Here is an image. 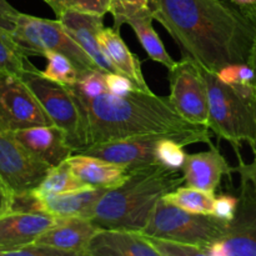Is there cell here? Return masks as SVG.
<instances>
[{"label": "cell", "mask_w": 256, "mask_h": 256, "mask_svg": "<svg viewBox=\"0 0 256 256\" xmlns=\"http://www.w3.org/2000/svg\"><path fill=\"white\" fill-rule=\"evenodd\" d=\"M154 20L172 35L182 56L216 74L249 62L256 28L225 0H150Z\"/></svg>", "instance_id": "cell-1"}, {"label": "cell", "mask_w": 256, "mask_h": 256, "mask_svg": "<svg viewBox=\"0 0 256 256\" xmlns=\"http://www.w3.org/2000/svg\"><path fill=\"white\" fill-rule=\"evenodd\" d=\"M82 105L88 120V146L142 135H166L184 146L212 144L209 128L185 120L169 98L152 92L135 90L125 96L106 92Z\"/></svg>", "instance_id": "cell-2"}, {"label": "cell", "mask_w": 256, "mask_h": 256, "mask_svg": "<svg viewBox=\"0 0 256 256\" xmlns=\"http://www.w3.org/2000/svg\"><path fill=\"white\" fill-rule=\"evenodd\" d=\"M182 182L179 172L160 164L130 170L119 186L108 189L100 198L90 220L99 229L142 232L158 202Z\"/></svg>", "instance_id": "cell-3"}, {"label": "cell", "mask_w": 256, "mask_h": 256, "mask_svg": "<svg viewBox=\"0 0 256 256\" xmlns=\"http://www.w3.org/2000/svg\"><path fill=\"white\" fill-rule=\"evenodd\" d=\"M200 66L208 89L209 129L240 152L246 142L256 158V88L252 84L228 85L216 74Z\"/></svg>", "instance_id": "cell-4"}, {"label": "cell", "mask_w": 256, "mask_h": 256, "mask_svg": "<svg viewBox=\"0 0 256 256\" xmlns=\"http://www.w3.org/2000/svg\"><path fill=\"white\" fill-rule=\"evenodd\" d=\"M52 119L62 128L74 152L88 146V120L85 110L70 85L60 84L44 76L30 62L20 75Z\"/></svg>", "instance_id": "cell-5"}, {"label": "cell", "mask_w": 256, "mask_h": 256, "mask_svg": "<svg viewBox=\"0 0 256 256\" xmlns=\"http://www.w3.org/2000/svg\"><path fill=\"white\" fill-rule=\"evenodd\" d=\"M229 222L214 215L194 214L160 199L144 229L149 236L175 240L206 249L225 236Z\"/></svg>", "instance_id": "cell-6"}, {"label": "cell", "mask_w": 256, "mask_h": 256, "mask_svg": "<svg viewBox=\"0 0 256 256\" xmlns=\"http://www.w3.org/2000/svg\"><path fill=\"white\" fill-rule=\"evenodd\" d=\"M12 34L26 56H42L48 52H58L72 60L79 75L92 69H99L94 60L70 36L59 19L49 20L32 15L15 16Z\"/></svg>", "instance_id": "cell-7"}, {"label": "cell", "mask_w": 256, "mask_h": 256, "mask_svg": "<svg viewBox=\"0 0 256 256\" xmlns=\"http://www.w3.org/2000/svg\"><path fill=\"white\" fill-rule=\"evenodd\" d=\"M240 190L234 219L222 240L206 249V256H256V158L246 164L236 152Z\"/></svg>", "instance_id": "cell-8"}, {"label": "cell", "mask_w": 256, "mask_h": 256, "mask_svg": "<svg viewBox=\"0 0 256 256\" xmlns=\"http://www.w3.org/2000/svg\"><path fill=\"white\" fill-rule=\"evenodd\" d=\"M169 102L175 112L192 124L209 128L208 89L200 66L194 59L182 56L169 69Z\"/></svg>", "instance_id": "cell-9"}, {"label": "cell", "mask_w": 256, "mask_h": 256, "mask_svg": "<svg viewBox=\"0 0 256 256\" xmlns=\"http://www.w3.org/2000/svg\"><path fill=\"white\" fill-rule=\"evenodd\" d=\"M52 125L34 92L16 74L0 72V126L5 130Z\"/></svg>", "instance_id": "cell-10"}, {"label": "cell", "mask_w": 256, "mask_h": 256, "mask_svg": "<svg viewBox=\"0 0 256 256\" xmlns=\"http://www.w3.org/2000/svg\"><path fill=\"white\" fill-rule=\"evenodd\" d=\"M49 170L50 166L28 152L12 132L0 126V176L15 199L36 189Z\"/></svg>", "instance_id": "cell-11"}, {"label": "cell", "mask_w": 256, "mask_h": 256, "mask_svg": "<svg viewBox=\"0 0 256 256\" xmlns=\"http://www.w3.org/2000/svg\"><path fill=\"white\" fill-rule=\"evenodd\" d=\"M166 135H142L128 139L102 142L82 149V154L100 158L114 164L122 165L128 170L158 164L156 145Z\"/></svg>", "instance_id": "cell-12"}, {"label": "cell", "mask_w": 256, "mask_h": 256, "mask_svg": "<svg viewBox=\"0 0 256 256\" xmlns=\"http://www.w3.org/2000/svg\"><path fill=\"white\" fill-rule=\"evenodd\" d=\"M108 189L86 188L69 192H39L29 194V210L55 218H85L92 219L95 206Z\"/></svg>", "instance_id": "cell-13"}, {"label": "cell", "mask_w": 256, "mask_h": 256, "mask_svg": "<svg viewBox=\"0 0 256 256\" xmlns=\"http://www.w3.org/2000/svg\"><path fill=\"white\" fill-rule=\"evenodd\" d=\"M56 218L39 212L12 210L0 216V255L32 244L52 228Z\"/></svg>", "instance_id": "cell-14"}, {"label": "cell", "mask_w": 256, "mask_h": 256, "mask_svg": "<svg viewBox=\"0 0 256 256\" xmlns=\"http://www.w3.org/2000/svg\"><path fill=\"white\" fill-rule=\"evenodd\" d=\"M12 134L28 152L50 168L66 162L74 152L66 132L54 124L14 130Z\"/></svg>", "instance_id": "cell-15"}, {"label": "cell", "mask_w": 256, "mask_h": 256, "mask_svg": "<svg viewBox=\"0 0 256 256\" xmlns=\"http://www.w3.org/2000/svg\"><path fill=\"white\" fill-rule=\"evenodd\" d=\"M102 18V15L66 10L58 16V19L62 22L70 36L94 60L99 69L106 72H118L99 42V32L104 28Z\"/></svg>", "instance_id": "cell-16"}, {"label": "cell", "mask_w": 256, "mask_h": 256, "mask_svg": "<svg viewBox=\"0 0 256 256\" xmlns=\"http://www.w3.org/2000/svg\"><path fill=\"white\" fill-rule=\"evenodd\" d=\"M99 228L85 218H56V222L36 239L38 244L55 248L70 256H86L88 245Z\"/></svg>", "instance_id": "cell-17"}, {"label": "cell", "mask_w": 256, "mask_h": 256, "mask_svg": "<svg viewBox=\"0 0 256 256\" xmlns=\"http://www.w3.org/2000/svg\"><path fill=\"white\" fill-rule=\"evenodd\" d=\"M86 256H159L142 232L99 229L88 245Z\"/></svg>", "instance_id": "cell-18"}, {"label": "cell", "mask_w": 256, "mask_h": 256, "mask_svg": "<svg viewBox=\"0 0 256 256\" xmlns=\"http://www.w3.org/2000/svg\"><path fill=\"white\" fill-rule=\"evenodd\" d=\"M182 172L188 186L215 192L222 176L232 178L235 168L228 164L224 155L212 142L209 152L186 155Z\"/></svg>", "instance_id": "cell-19"}, {"label": "cell", "mask_w": 256, "mask_h": 256, "mask_svg": "<svg viewBox=\"0 0 256 256\" xmlns=\"http://www.w3.org/2000/svg\"><path fill=\"white\" fill-rule=\"evenodd\" d=\"M66 162L74 174L90 188L112 189L119 186L129 174V170L122 165L82 152L72 155Z\"/></svg>", "instance_id": "cell-20"}, {"label": "cell", "mask_w": 256, "mask_h": 256, "mask_svg": "<svg viewBox=\"0 0 256 256\" xmlns=\"http://www.w3.org/2000/svg\"><path fill=\"white\" fill-rule=\"evenodd\" d=\"M99 42L118 72L132 79L140 90L152 92L142 74V60L130 52L129 46L120 36L119 30L115 28H102L99 32Z\"/></svg>", "instance_id": "cell-21"}, {"label": "cell", "mask_w": 256, "mask_h": 256, "mask_svg": "<svg viewBox=\"0 0 256 256\" xmlns=\"http://www.w3.org/2000/svg\"><path fill=\"white\" fill-rule=\"evenodd\" d=\"M152 20H154V16H152V12H150L132 18L128 22V24L134 30L138 40L149 59L160 62L169 70L176 64V62L170 56V54L165 49L164 42L152 26Z\"/></svg>", "instance_id": "cell-22"}, {"label": "cell", "mask_w": 256, "mask_h": 256, "mask_svg": "<svg viewBox=\"0 0 256 256\" xmlns=\"http://www.w3.org/2000/svg\"><path fill=\"white\" fill-rule=\"evenodd\" d=\"M215 192H205L192 186L176 188L172 192H168L162 199L169 204L175 205L182 210H186L194 214L212 215L214 212Z\"/></svg>", "instance_id": "cell-23"}, {"label": "cell", "mask_w": 256, "mask_h": 256, "mask_svg": "<svg viewBox=\"0 0 256 256\" xmlns=\"http://www.w3.org/2000/svg\"><path fill=\"white\" fill-rule=\"evenodd\" d=\"M90 186H88L74 174L68 162H64L58 166L50 168L42 184L32 192L60 194V192H76V190H82Z\"/></svg>", "instance_id": "cell-24"}, {"label": "cell", "mask_w": 256, "mask_h": 256, "mask_svg": "<svg viewBox=\"0 0 256 256\" xmlns=\"http://www.w3.org/2000/svg\"><path fill=\"white\" fill-rule=\"evenodd\" d=\"M30 62L14 40L12 30L0 28V72L22 75Z\"/></svg>", "instance_id": "cell-25"}, {"label": "cell", "mask_w": 256, "mask_h": 256, "mask_svg": "<svg viewBox=\"0 0 256 256\" xmlns=\"http://www.w3.org/2000/svg\"><path fill=\"white\" fill-rule=\"evenodd\" d=\"M44 58L48 60L46 68L42 72L44 76L64 85H72L78 82L79 70L66 55L58 52H48Z\"/></svg>", "instance_id": "cell-26"}, {"label": "cell", "mask_w": 256, "mask_h": 256, "mask_svg": "<svg viewBox=\"0 0 256 256\" xmlns=\"http://www.w3.org/2000/svg\"><path fill=\"white\" fill-rule=\"evenodd\" d=\"M105 75H106V72L102 69L88 70L79 75L78 82L70 86L78 95L80 102H88L108 92Z\"/></svg>", "instance_id": "cell-27"}, {"label": "cell", "mask_w": 256, "mask_h": 256, "mask_svg": "<svg viewBox=\"0 0 256 256\" xmlns=\"http://www.w3.org/2000/svg\"><path fill=\"white\" fill-rule=\"evenodd\" d=\"M152 12L150 0H110L109 12L114 19V28L120 30L130 19Z\"/></svg>", "instance_id": "cell-28"}, {"label": "cell", "mask_w": 256, "mask_h": 256, "mask_svg": "<svg viewBox=\"0 0 256 256\" xmlns=\"http://www.w3.org/2000/svg\"><path fill=\"white\" fill-rule=\"evenodd\" d=\"M52 9L56 16L66 10L90 12L104 16L109 12L110 0H44Z\"/></svg>", "instance_id": "cell-29"}, {"label": "cell", "mask_w": 256, "mask_h": 256, "mask_svg": "<svg viewBox=\"0 0 256 256\" xmlns=\"http://www.w3.org/2000/svg\"><path fill=\"white\" fill-rule=\"evenodd\" d=\"M182 148L184 145L172 138H162L156 145L158 164L170 170H182L188 155Z\"/></svg>", "instance_id": "cell-30"}, {"label": "cell", "mask_w": 256, "mask_h": 256, "mask_svg": "<svg viewBox=\"0 0 256 256\" xmlns=\"http://www.w3.org/2000/svg\"><path fill=\"white\" fill-rule=\"evenodd\" d=\"M150 242L159 256H206L205 250L196 245L185 244V242H175L170 239H162V238L149 236Z\"/></svg>", "instance_id": "cell-31"}, {"label": "cell", "mask_w": 256, "mask_h": 256, "mask_svg": "<svg viewBox=\"0 0 256 256\" xmlns=\"http://www.w3.org/2000/svg\"><path fill=\"white\" fill-rule=\"evenodd\" d=\"M220 82L228 85H248L254 82V70L248 62L229 64L216 72Z\"/></svg>", "instance_id": "cell-32"}, {"label": "cell", "mask_w": 256, "mask_h": 256, "mask_svg": "<svg viewBox=\"0 0 256 256\" xmlns=\"http://www.w3.org/2000/svg\"><path fill=\"white\" fill-rule=\"evenodd\" d=\"M108 92L116 96H125L135 90H140L132 79L120 72H106L105 75Z\"/></svg>", "instance_id": "cell-33"}, {"label": "cell", "mask_w": 256, "mask_h": 256, "mask_svg": "<svg viewBox=\"0 0 256 256\" xmlns=\"http://www.w3.org/2000/svg\"><path fill=\"white\" fill-rule=\"evenodd\" d=\"M238 208V198L230 194H220L215 196L214 212L212 215L225 222H232L234 219L235 212Z\"/></svg>", "instance_id": "cell-34"}, {"label": "cell", "mask_w": 256, "mask_h": 256, "mask_svg": "<svg viewBox=\"0 0 256 256\" xmlns=\"http://www.w3.org/2000/svg\"><path fill=\"white\" fill-rule=\"evenodd\" d=\"M9 255H16V256H70L68 252H62V250H58L55 248L46 246V245L38 244V242H32V244L22 246L20 249L14 250L10 252Z\"/></svg>", "instance_id": "cell-35"}, {"label": "cell", "mask_w": 256, "mask_h": 256, "mask_svg": "<svg viewBox=\"0 0 256 256\" xmlns=\"http://www.w3.org/2000/svg\"><path fill=\"white\" fill-rule=\"evenodd\" d=\"M15 196L0 176V216L14 210Z\"/></svg>", "instance_id": "cell-36"}, {"label": "cell", "mask_w": 256, "mask_h": 256, "mask_svg": "<svg viewBox=\"0 0 256 256\" xmlns=\"http://www.w3.org/2000/svg\"><path fill=\"white\" fill-rule=\"evenodd\" d=\"M239 9L242 10L244 16L256 28V2L252 5H246V6H239Z\"/></svg>", "instance_id": "cell-37"}, {"label": "cell", "mask_w": 256, "mask_h": 256, "mask_svg": "<svg viewBox=\"0 0 256 256\" xmlns=\"http://www.w3.org/2000/svg\"><path fill=\"white\" fill-rule=\"evenodd\" d=\"M0 12L12 18V19H15V16L19 14V12L14 6H12L6 0H0Z\"/></svg>", "instance_id": "cell-38"}, {"label": "cell", "mask_w": 256, "mask_h": 256, "mask_svg": "<svg viewBox=\"0 0 256 256\" xmlns=\"http://www.w3.org/2000/svg\"><path fill=\"white\" fill-rule=\"evenodd\" d=\"M14 20L15 19H12V18L0 12V28H4V29H8V30H12L15 25Z\"/></svg>", "instance_id": "cell-39"}, {"label": "cell", "mask_w": 256, "mask_h": 256, "mask_svg": "<svg viewBox=\"0 0 256 256\" xmlns=\"http://www.w3.org/2000/svg\"><path fill=\"white\" fill-rule=\"evenodd\" d=\"M248 64H249L250 66L252 68V70H254V74H255L254 85H255V88H256V39H255V42H254V45H252V52H250L249 62H248Z\"/></svg>", "instance_id": "cell-40"}, {"label": "cell", "mask_w": 256, "mask_h": 256, "mask_svg": "<svg viewBox=\"0 0 256 256\" xmlns=\"http://www.w3.org/2000/svg\"><path fill=\"white\" fill-rule=\"evenodd\" d=\"M230 2L236 5V6H246V5L254 4L256 0H230Z\"/></svg>", "instance_id": "cell-41"}]
</instances>
